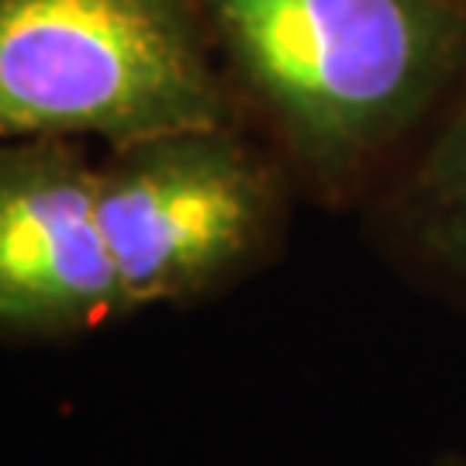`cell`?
Here are the masks:
<instances>
[{"mask_svg": "<svg viewBox=\"0 0 466 466\" xmlns=\"http://www.w3.org/2000/svg\"><path fill=\"white\" fill-rule=\"evenodd\" d=\"M128 315L97 218V169L69 138L0 142V332L63 335Z\"/></svg>", "mask_w": 466, "mask_h": 466, "instance_id": "277c9868", "label": "cell"}, {"mask_svg": "<svg viewBox=\"0 0 466 466\" xmlns=\"http://www.w3.org/2000/svg\"><path fill=\"white\" fill-rule=\"evenodd\" d=\"M432 466H466V450L463 446H446L435 452Z\"/></svg>", "mask_w": 466, "mask_h": 466, "instance_id": "8992f818", "label": "cell"}, {"mask_svg": "<svg viewBox=\"0 0 466 466\" xmlns=\"http://www.w3.org/2000/svg\"><path fill=\"white\" fill-rule=\"evenodd\" d=\"M460 4H463V7H466V0H460Z\"/></svg>", "mask_w": 466, "mask_h": 466, "instance_id": "52a82bcc", "label": "cell"}, {"mask_svg": "<svg viewBox=\"0 0 466 466\" xmlns=\"http://www.w3.org/2000/svg\"><path fill=\"white\" fill-rule=\"evenodd\" d=\"M280 163L363 208L466 86L460 0H198Z\"/></svg>", "mask_w": 466, "mask_h": 466, "instance_id": "6da1fadb", "label": "cell"}, {"mask_svg": "<svg viewBox=\"0 0 466 466\" xmlns=\"http://www.w3.org/2000/svg\"><path fill=\"white\" fill-rule=\"evenodd\" d=\"M287 177L238 125L111 149L97 218L125 308L187 304L263 267L287 225Z\"/></svg>", "mask_w": 466, "mask_h": 466, "instance_id": "3957f363", "label": "cell"}, {"mask_svg": "<svg viewBox=\"0 0 466 466\" xmlns=\"http://www.w3.org/2000/svg\"><path fill=\"white\" fill-rule=\"evenodd\" d=\"M198 0H0V142L238 125Z\"/></svg>", "mask_w": 466, "mask_h": 466, "instance_id": "7a4b0ae2", "label": "cell"}, {"mask_svg": "<svg viewBox=\"0 0 466 466\" xmlns=\"http://www.w3.org/2000/svg\"><path fill=\"white\" fill-rule=\"evenodd\" d=\"M360 218L373 256L404 287L466 318V86Z\"/></svg>", "mask_w": 466, "mask_h": 466, "instance_id": "5b68a950", "label": "cell"}]
</instances>
